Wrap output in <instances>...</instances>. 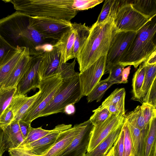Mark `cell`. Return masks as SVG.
I'll return each mask as SVG.
<instances>
[{
    "mask_svg": "<svg viewBox=\"0 0 156 156\" xmlns=\"http://www.w3.org/2000/svg\"><path fill=\"white\" fill-rule=\"evenodd\" d=\"M113 84L108 77L99 81L87 96V102H91L94 100L97 102L100 101L106 90Z\"/></svg>",
    "mask_w": 156,
    "mask_h": 156,
    "instance_id": "cell-27",
    "label": "cell"
},
{
    "mask_svg": "<svg viewBox=\"0 0 156 156\" xmlns=\"http://www.w3.org/2000/svg\"><path fill=\"white\" fill-rule=\"evenodd\" d=\"M62 82L60 74L40 81L37 87L39 93L21 120L31 124L39 118L40 113L54 97Z\"/></svg>",
    "mask_w": 156,
    "mask_h": 156,
    "instance_id": "cell-6",
    "label": "cell"
},
{
    "mask_svg": "<svg viewBox=\"0 0 156 156\" xmlns=\"http://www.w3.org/2000/svg\"><path fill=\"white\" fill-rule=\"evenodd\" d=\"M103 0H73V7L77 11L94 7L103 2Z\"/></svg>",
    "mask_w": 156,
    "mask_h": 156,
    "instance_id": "cell-36",
    "label": "cell"
},
{
    "mask_svg": "<svg viewBox=\"0 0 156 156\" xmlns=\"http://www.w3.org/2000/svg\"><path fill=\"white\" fill-rule=\"evenodd\" d=\"M124 67L119 64L112 66L107 73L109 74L108 78L114 84L122 83V73Z\"/></svg>",
    "mask_w": 156,
    "mask_h": 156,
    "instance_id": "cell-35",
    "label": "cell"
},
{
    "mask_svg": "<svg viewBox=\"0 0 156 156\" xmlns=\"http://www.w3.org/2000/svg\"><path fill=\"white\" fill-rule=\"evenodd\" d=\"M43 52L32 56L28 66L16 86L15 95H26L31 90L37 88L40 81L38 69Z\"/></svg>",
    "mask_w": 156,
    "mask_h": 156,
    "instance_id": "cell-12",
    "label": "cell"
},
{
    "mask_svg": "<svg viewBox=\"0 0 156 156\" xmlns=\"http://www.w3.org/2000/svg\"><path fill=\"white\" fill-rule=\"evenodd\" d=\"M28 48L26 50L16 66L1 87H16L26 72L32 58Z\"/></svg>",
    "mask_w": 156,
    "mask_h": 156,
    "instance_id": "cell-18",
    "label": "cell"
},
{
    "mask_svg": "<svg viewBox=\"0 0 156 156\" xmlns=\"http://www.w3.org/2000/svg\"><path fill=\"white\" fill-rule=\"evenodd\" d=\"M156 51V16L136 32L128 49L118 64L124 67L133 66L136 69Z\"/></svg>",
    "mask_w": 156,
    "mask_h": 156,
    "instance_id": "cell-4",
    "label": "cell"
},
{
    "mask_svg": "<svg viewBox=\"0 0 156 156\" xmlns=\"http://www.w3.org/2000/svg\"><path fill=\"white\" fill-rule=\"evenodd\" d=\"M131 66H129L123 69L122 73V83H127L128 78L130 73Z\"/></svg>",
    "mask_w": 156,
    "mask_h": 156,
    "instance_id": "cell-48",
    "label": "cell"
},
{
    "mask_svg": "<svg viewBox=\"0 0 156 156\" xmlns=\"http://www.w3.org/2000/svg\"><path fill=\"white\" fill-rule=\"evenodd\" d=\"M75 33L73 49V58H76L78 53L85 43L89 35L90 28L85 23H72Z\"/></svg>",
    "mask_w": 156,
    "mask_h": 156,
    "instance_id": "cell-21",
    "label": "cell"
},
{
    "mask_svg": "<svg viewBox=\"0 0 156 156\" xmlns=\"http://www.w3.org/2000/svg\"><path fill=\"white\" fill-rule=\"evenodd\" d=\"M130 2L135 9L147 19L156 16V0H130Z\"/></svg>",
    "mask_w": 156,
    "mask_h": 156,
    "instance_id": "cell-24",
    "label": "cell"
},
{
    "mask_svg": "<svg viewBox=\"0 0 156 156\" xmlns=\"http://www.w3.org/2000/svg\"><path fill=\"white\" fill-rule=\"evenodd\" d=\"M106 56L107 55L101 56L88 68L79 73L80 87L83 96H87L90 92L104 74Z\"/></svg>",
    "mask_w": 156,
    "mask_h": 156,
    "instance_id": "cell-10",
    "label": "cell"
},
{
    "mask_svg": "<svg viewBox=\"0 0 156 156\" xmlns=\"http://www.w3.org/2000/svg\"><path fill=\"white\" fill-rule=\"evenodd\" d=\"M145 61L148 64H156V51L154 52Z\"/></svg>",
    "mask_w": 156,
    "mask_h": 156,
    "instance_id": "cell-50",
    "label": "cell"
},
{
    "mask_svg": "<svg viewBox=\"0 0 156 156\" xmlns=\"http://www.w3.org/2000/svg\"><path fill=\"white\" fill-rule=\"evenodd\" d=\"M83 97L79 74L71 77L63 79L56 94L40 113L39 118L63 112L66 106L71 104L74 105Z\"/></svg>",
    "mask_w": 156,
    "mask_h": 156,
    "instance_id": "cell-5",
    "label": "cell"
},
{
    "mask_svg": "<svg viewBox=\"0 0 156 156\" xmlns=\"http://www.w3.org/2000/svg\"><path fill=\"white\" fill-rule=\"evenodd\" d=\"M150 19L135 9L130 0H120L114 22L117 32H136Z\"/></svg>",
    "mask_w": 156,
    "mask_h": 156,
    "instance_id": "cell-7",
    "label": "cell"
},
{
    "mask_svg": "<svg viewBox=\"0 0 156 156\" xmlns=\"http://www.w3.org/2000/svg\"><path fill=\"white\" fill-rule=\"evenodd\" d=\"M143 116L147 125H149L153 115L156 113V108L149 104L143 102L140 106Z\"/></svg>",
    "mask_w": 156,
    "mask_h": 156,
    "instance_id": "cell-39",
    "label": "cell"
},
{
    "mask_svg": "<svg viewBox=\"0 0 156 156\" xmlns=\"http://www.w3.org/2000/svg\"><path fill=\"white\" fill-rule=\"evenodd\" d=\"M53 47L51 50L45 51L42 54L38 71L40 81L59 73L61 66L60 63V53L57 48Z\"/></svg>",
    "mask_w": 156,
    "mask_h": 156,
    "instance_id": "cell-15",
    "label": "cell"
},
{
    "mask_svg": "<svg viewBox=\"0 0 156 156\" xmlns=\"http://www.w3.org/2000/svg\"><path fill=\"white\" fill-rule=\"evenodd\" d=\"M124 138V133L122 127L121 132L113 146L115 156H123Z\"/></svg>",
    "mask_w": 156,
    "mask_h": 156,
    "instance_id": "cell-41",
    "label": "cell"
},
{
    "mask_svg": "<svg viewBox=\"0 0 156 156\" xmlns=\"http://www.w3.org/2000/svg\"><path fill=\"white\" fill-rule=\"evenodd\" d=\"M51 131L52 129L48 130L43 129L42 126L37 128H33L31 127L26 137L18 147L35 141L46 136Z\"/></svg>",
    "mask_w": 156,
    "mask_h": 156,
    "instance_id": "cell-32",
    "label": "cell"
},
{
    "mask_svg": "<svg viewBox=\"0 0 156 156\" xmlns=\"http://www.w3.org/2000/svg\"><path fill=\"white\" fill-rule=\"evenodd\" d=\"M19 124L21 132L25 139L28 134L30 127H31V124L24 122L21 120L19 121Z\"/></svg>",
    "mask_w": 156,
    "mask_h": 156,
    "instance_id": "cell-47",
    "label": "cell"
},
{
    "mask_svg": "<svg viewBox=\"0 0 156 156\" xmlns=\"http://www.w3.org/2000/svg\"><path fill=\"white\" fill-rule=\"evenodd\" d=\"M125 119L128 123L138 128L141 130L143 141L145 144L148 136L149 124L147 125L145 123L140 106L138 105L133 111L125 114Z\"/></svg>",
    "mask_w": 156,
    "mask_h": 156,
    "instance_id": "cell-20",
    "label": "cell"
},
{
    "mask_svg": "<svg viewBox=\"0 0 156 156\" xmlns=\"http://www.w3.org/2000/svg\"><path fill=\"white\" fill-rule=\"evenodd\" d=\"M85 122L76 124L61 132L55 143L41 156H59L78 135Z\"/></svg>",
    "mask_w": 156,
    "mask_h": 156,
    "instance_id": "cell-16",
    "label": "cell"
},
{
    "mask_svg": "<svg viewBox=\"0 0 156 156\" xmlns=\"http://www.w3.org/2000/svg\"><path fill=\"white\" fill-rule=\"evenodd\" d=\"M126 91L124 88H116L102 103V106L112 104L121 112L125 113V99Z\"/></svg>",
    "mask_w": 156,
    "mask_h": 156,
    "instance_id": "cell-26",
    "label": "cell"
},
{
    "mask_svg": "<svg viewBox=\"0 0 156 156\" xmlns=\"http://www.w3.org/2000/svg\"><path fill=\"white\" fill-rule=\"evenodd\" d=\"M29 16L16 11L0 19V35L11 46L28 48L30 55L38 54L39 45L45 43L39 33L31 27Z\"/></svg>",
    "mask_w": 156,
    "mask_h": 156,
    "instance_id": "cell-2",
    "label": "cell"
},
{
    "mask_svg": "<svg viewBox=\"0 0 156 156\" xmlns=\"http://www.w3.org/2000/svg\"><path fill=\"white\" fill-rule=\"evenodd\" d=\"M146 62H144L140 65L135 73L132 79L133 100L143 101L141 88L143 83L145 71Z\"/></svg>",
    "mask_w": 156,
    "mask_h": 156,
    "instance_id": "cell-22",
    "label": "cell"
},
{
    "mask_svg": "<svg viewBox=\"0 0 156 156\" xmlns=\"http://www.w3.org/2000/svg\"><path fill=\"white\" fill-rule=\"evenodd\" d=\"M16 90V87H0V116L9 105Z\"/></svg>",
    "mask_w": 156,
    "mask_h": 156,
    "instance_id": "cell-31",
    "label": "cell"
},
{
    "mask_svg": "<svg viewBox=\"0 0 156 156\" xmlns=\"http://www.w3.org/2000/svg\"><path fill=\"white\" fill-rule=\"evenodd\" d=\"M14 113L8 106L0 116V127L5 128L14 120Z\"/></svg>",
    "mask_w": 156,
    "mask_h": 156,
    "instance_id": "cell-40",
    "label": "cell"
},
{
    "mask_svg": "<svg viewBox=\"0 0 156 156\" xmlns=\"http://www.w3.org/2000/svg\"><path fill=\"white\" fill-rule=\"evenodd\" d=\"M29 20L30 25L45 39L57 41L64 33L72 27L70 21L62 19L29 16Z\"/></svg>",
    "mask_w": 156,
    "mask_h": 156,
    "instance_id": "cell-8",
    "label": "cell"
},
{
    "mask_svg": "<svg viewBox=\"0 0 156 156\" xmlns=\"http://www.w3.org/2000/svg\"><path fill=\"white\" fill-rule=\"evenodd\" d=\"M75 112V108L74 104H69L66 106L63 111V112L68 115L74 114Z\"/></svg>",
    "mask_w": 156,
    "mask_h": 156,
    "instance_id": "cell-49",
    "label": "cell"
},
{
    "mask_svg": "<svg viewBox=\"0 0 156 156\" xmlns=\"http://www.w3.org/2000/svg\"><path fill=\"white\" fill-rule=\"evenodd\" d=\"M156 78V64H148L146 62L144 78L141 88L142 100L146 96Z\"/></svg>",
    "mask_w": 156,
    "mask_h": 156,
    "instance_id": "cell-29",
    "label": "cell"
},
{
    "mask_svg": "<svg viewBox=\"0 0 156 156\" xmlns=\"http://www.w3.org/2000/svg\"><path fill=\"white\" fill-rule=\"evenodd\" d=\"M106 156H115L113 146Z\"/></svg>",
    "mask_w": 156,
    "mask_h": 156,
    "instance_id": "cell-51",
    "label": "cell"
},
{
    "mask_svg": "<svg viewBox=\"0 0 156 156\" xmlns=\"http://www.w3.org/2000/svg\"><path fill=\"white\" fill-rule=\"evenodd\" d=\"M8 151L10 156H41L34 154L19 148L10 149Z\"/></svg>",
    "mask_w": 156,
    "mask_h": 156,
    "instance_id": "cell-46",
    "label": "cell"
},
{
    "mask_svg": "<svg viewBox=\"0 0 156 156\" xmlns=\"http://www.w3.org/2000/svg\"><path fill=\"white\" fill-rule=\"evenodd\" d=\"M156 113L151 118L145 147L144 156H150L154 147L156 146Z\"/></svg>",
    "mask_w": 156,
    "mask_h": 156,
    "instance_id": "cell-28",
    "label": "cell"
},
{
    "mask_svg": "<svg viewBox=\"0 0 156 156\" xmlns=\"http://www.w3.org/2000/svg\"><path fill=\"white\" fill-rule=\"evenodd\" d=\"M39 93V91L33 95L29 97L15 115L13 121H19L21 119L27 110L34 101Z\"/></svg>",
    "mask_w": 156,
    "mask_h": 156,
    "instance_id": "cell-37",
    "label": "cell"
},
{
    "mask_svg": "<svg viewBox=\"0 0 156 156\" xmlns=\"http://www.w3.org/2000/svg\"><path fill=\"white\" fill-rule=\"evenodd\" d=\"M14 9L27 16L48 17L70 21L77 15L73 0H12Z\"/></svg>",
    "mask_w": 156,
    "mask_h": 156,
    "instance_id": "cell-3",
    "label": "cell"
},
{
    "mask_svg": "<svg viewBox=\"0 0 156 156\" xmlns=\"http://www.w3.org/2000/svg\"><path fill=\"white\" fill-rule=\"evenodd\" d=\"M124 122L112 131L94 150L87 152L85 156H106L112 147L118 137L122 128Z\"/></svg>",
    "mask_w": 156,
    "mask_h": 156,
    "instance_id": "cell-19",
    "label": "cell"
},
{
    "mask_svg": "<svg viewBox=\"0 0 156 156\" xmlns=\"http://www.w3.org/2000/svg\"><path fill=\"white\" fill-rule=\"evenodd\" d=\"M17 49V48L10 45L0 35V67L11 58Z\"/></svg>",
    "mask_w": 156,
    "mask_h": 156,
    "instance_id": "cell-30",
    "label": "cell"
},
{
    "mask_svg": "<svg viewBox=\"0 0 156 156\" xmlns=\"http://www.w3.org/2000/svg\"><path fill=\"white\" fill-rule=\"evenodd\" d=\"M125 115L111 114L104 122L93 126L87 152L94 150L112 131L123 123Z\"/></svg>",
    "mask_w": 156,
    "mask_h": 156,
    "instance_id": "cell-11",
    "label": "cell"
},
{
    "mask_svg": "<svg viewBox=\"0 0 156 156\" xmlns=\"http://www.w3.org/2000/svg\"><path fill=\"white\" fill-rule=\"evenodd\" d=\"M17 51L11 58L0 67V87L9 77L23 55L27 48H17Z\"/></svg>",
    "mask_w": 156,
    "mask_h": 156,
    "instance_id": "cell-23",
    "label": "cell"
},
{
    "mask_svg": "<svg viewBox=\"0 0 156 156\" xmlns=\"http://www.w3.org/2000/svg\"><path fill=\"white\" fill-rule=\"evenodd\" d=\"M136 33L133 32H117L107 54L104 74L107 73L112 66L119 63L132 42Z\"/></svg>",
    "mask_w": 156,
    "mask_h": 156,
    "instance_id": "cell-9",
    "label": "cell"
},
{
    "mask_svg": "<svg viewBox=\"0 0 156 156\" xmlns=\"http://www.w3.org/2000/svg\"><path fill=\"white\" fill-rule=\"evenodd\" d=\"M3 129L9 138L21 132L19 121H13L10 124Z\"/></svg>",
    "mask_w": 156,
    "mask_h": 156,
    "instance_id": "cell-44",
    "label": "cell"
},
{
    "mask_svg": "<svg viewBox=\"0 0 156 156\" xmlns=\"http://www.w3.org/2000/svg\"><path fill=\"white\" fill-rule=\"evenodd\" d=\"M72 127L71 124H58L52 129L51 132L41 138L16 148L41 156L55 143L61 132Z\"/></svg>",
    "mask_w": 156,
    "mask_h": 156,
    "instance_id": "cell-13",
    "label": "cell"
},
{
    "mask_svg": "<svg viewBox=\"0 0 156 156\" xmlns=\"http://www.w3.org/2000/svg\"><path fill=\"white\" fill-rule=\"evenodd\" d=\"M126 121L130 133L134 156H144V147L141 130Z\"/></svg>",
    "mask_w": 156,
    "mask_h": 156,
    "instance_id": "cell-25",
    "label": "cell"
},
{
    "mask_svg": "<svg viewBox=\"0 0 156 156\" xmlns=\"http://www.w3.org/2000/svg\"><path fill=\"white\" fill-rule=\"evenodd\" d=\"M94 114L90 117L89 120L94 126H95L104 122L111 115L107 108L101 105L97 108L92 111Z\"/></svg>",
    "mask_w": 156,
    "mask_h": 156,
    "instance_id": "cell-33",
    "label": "cell"
},
{
    "mask_svg": "<svg viewBox=\"0 0 156 156\" xmlns=\"http://www.w3.org/2000/svg\"><path fill=\"white\" fill-rule=\"evenodd\" d=\"M9 140L11 145L10 149H12L17 148L22 143L24 139L20 132L10 137Z\"/></svg>",
    "mask_w": 156,
    "mask_h": 156,
    "instance_id": "cell-45",
    "label": "cell"
},
{
    "mask_svg": "<svg viewBox=\"0 0 156 156\" xmlns=\"http://www.w3.org/2000/svg\"><path fill=\"white\" fill-rule=\"evenodd\" d=\"M75 37V33L72 26L70 29L64 33L60 38L53 45L59 51L61 66L62 64L74 58L73 52Z\"/></svg>",
    "mask_w": 156,
    "mask_h": 156,
    "instance_id": "cell-17",
    "label": "cell"
},
{
    "mask_svg": "<svg viewBox=\"0 0 156 156\" xmlns=\"http://www.w3.org/2000/svg\"><path fill=\"white\" fill-rule=\"evenodd\" d=\"M122 129L124 133L123 156H134L130 133L125 119Z\"/></svg>",
    "mask_w": 156,
    "mask_h": 156,
    "instance_id": "cell-34",
    "label": "cell"
},
{
    "mask_svg": "<svg viewBox=\"0 0 156 156\" xmlns=\"http://www.w3.org/2000/svg\"><path fill=\"white\" fill-rule=\"evenodd\" d=\"M11 145L8 136L5 132L4 129L0 127V156L5 151L11 148Z\"/></svg>",
    "mask_w": 156,
    "mask_h": 156,
    "instance_id": "cell-43",
    "label": "cell"
},
{
    "mask_svg": "<svg viewBox=\"0 0 156 156\" xmlns=\"http://www.w3.org/2000/svg\"><path fill=\"white\" fill-rule=\"evenodd\" d=\"M114 3L110 15L104 22L95 23L90 28L88 37L76 57L80 72L91 65L101 56L107 55L117 32L114 20L119 8Z\"/></svg>",
    "mask_w": 156,
    "mask_h": 156,
    "instance_id": "cell-1",
    "label": "cell"
},
{
    "mask_svg": "<svg viewBox=\"0 0 156 156\" xmlns=\"http://www.w3.org/2000/svg\"><path fill=\"white\" fill-rule=\"evenodd\" d=\"M114 0H106L105 1L101 12L95 22L96 23H102L107 20L110 15Z\"/></svg>",
    "mask_w": 156,
    "mask_h": 156,
    "instance_id": "cell-38",
    "label": "cell"
},
{
    "mask_svg": "<svg viewBox=\"0 0 156 156\" xmlns=\"http://www.w3.org/2000/svg\"><path fill=\"white\" fill-rule=\"evenodd\" d=\"M143 102L148 103L156 108V79L143 99Z\"/></svg>",
    "mask_w": 156,
    "mask_h": 156,
    "instance_id": "cell-42",
    "label": "cell"
},
{
    "mask_svg": "<svg viewBox=\"0 0 156 156\" xmlns=\"http://www.w3.org/2000/svg\"><path fill=\"white\" fill-rule=\"evenodd\" d=\"M85 122L78 135L59 156H85L87 152L94 126L89 119Z\"/></svg>",
    "mask_w": 156,
    "mask_h": 156,
    "instance_id": "cell-14",
    "label": "cell"
}]
</instances>
